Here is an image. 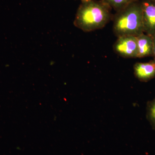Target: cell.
<instances>
[{"label":"cell","mask_w":155,"mask_h":155,"mask_svg":"<svg viewBox=\"0 0 155 155\" xmlns=\"http://www.w3.org/2000/svg\"><path fill=\"white\" fill-rule=\"evenodd\" d=\"M111 9L101 0L81 2L75 15L74 25L85 32L101 29L113 18Z\"/></svg>","instance_id":"1"},{"label":"cell","mask_w":155,"mask_h":155,"mask_svg":"<svg viewBox=\"0 0 155 155\" xmlns=\"http://www.w3.org/2000/svg\"><path fill=\"white\" fill-rule=\"evenodd\" d=\"M113 30L117 37L138 36L144 33L141 2L136 0L117 11L113 17Z\"/></svg>","instance_id":"2"},{"label":"cell","mask_w":155,"mask_h":155,"mask_svg":"<svg viewBox=\"0 0 155 155\" xmlns=\"http://www.w3.org/2000/svg\"><path fill=\"white\" fill-rule=\"evenodd\" d=\"M115 52L122 58H136L137 57V37L125 35L118 37L114 45Z\"/></svg>","instance_id":"3"},{"label":"cell","mask_w":155,"mask_h":155,"mask_svg":"<svg viewBox=\"0 0 155 155\" xmlns=\"http://www.w3.org/2000/svg\"><path fill=\"white\" fill-rule=\"evenodd\" d=\"M141 4L144 33L153 36L155 35V2L143 0Z\"/></svg>","instance_id":"4"},{"label":"cell","mask_w":155,"mask_h":155,"mask_svg":"<svg viewBox=\"0 0 155 155\" xmlns=\"http://www.w3.org/2000/svg\"><path fill=\"white\" fill-rule=\"evenodd\" d=\"M136 77L142 81H147L155 77V60L147 63H137L134 65Z\"/></svg>","instance_id":"5"},{"label":"cell","mask_w":155,"mask_h":155,"mask_svg":"<svg viewBox=\"0 0 155 155\" xmlns=\"http://www.w3.org/2000/svg\"><path fill=\"white\" fill-rule=\"evenodd\" d=\"M137 58H141L153 55V36L144 34L137 37Z\"/></svg>","instance_id":"6"},{"label":"cell","mask_w":155,"mask_h":155,"mask_svg":"<svg viewBox=\"0 0 155 155\" xmlns=\"http://www.w3.org/2000/svg\"><path fill=\"white\" fill-rule=\"evenodd\" d=\"M117 12L124 8L136 0H101Z\"/></svg>","instance_id":"7"},{"label":"cell","mask_w":155,"mask_h":155,"mask_svg":"<svg viewBox=\"0 0 155 155\" xmlns=\"http://www.w3.org/2000/svg\"><path fill=\"white\" fill-rule=\"evenodd\" d=\"M147 115L151 124L155 128V99L148 106Z\"/></svg>","instance_id":"8"},{"label":"cell","mask_w":155,"mask_h":155,"mask_svg":"<svg viewBox=\"0 0 155 155\" xmlns=\"http://www.w3.org/2000/svg\"><path fill=\"white\" fill-rule=\"evenodd\" d=\"M153 56L154 57L155 60V35L153 36Z\"/></svg>","instance_id":"9"},{"label":"cell","mask_w":155,"mask_h":155,"mask_svg":"<svg viewBox=\"0 0 155 155\" xmlns=\"http://www.w3.org/2000/svg\"><path fill=\"white\" fill-rule=\"evenodd\" d=\"M81 2H85V1H88V0H81Z\"/></svg>","instance_id":"10"},{"label":"cell","mask_w":155,"mask_h":155,"mask_svg":"<svg viewBox=\"0 0 155 155\" xmlns=\"http://www.w3.org/2000/svg\"><path fill=\"white\" fill-rule=\"evenodd\" d=\"M151 1H153V2H155V0H151Z\"/></svg>","instance_id":"11"}]
</instances>
